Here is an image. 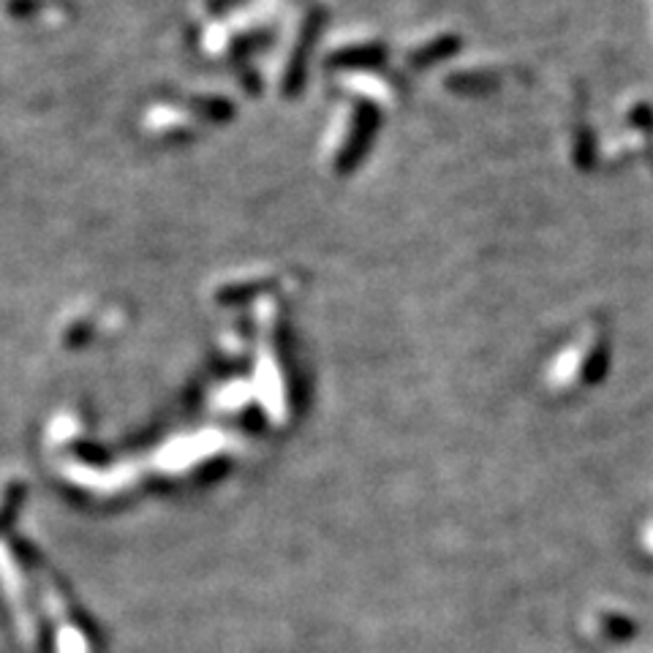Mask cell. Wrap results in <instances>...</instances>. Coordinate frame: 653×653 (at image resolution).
Masks as SVG:
<instances>
[{
	"mask_svg": "<svg viewBox=\"0 0 653 653\" xmlns=\"http://www.w3.org/2000/svg\"><path fill=\"white\" fill-rule=\"evenodd\" d=\"M613 340L602 322H586L547 362L545 385L552 392H575L591 387L610 370Z\"/></svg>",
	"mask_w": 653,
	"mask_h": 653,
	"instance_id": "obj_1",
	"label": "cell"
},
{
	"mask_svg": "<svg viewBox=\"0 0 653 653\" xmlns=\"http://www.w3.org/2000/svg\"><path fill=\"white\" fill-rule=\"evenodd\" d=\"M651 25H653V0H651Z\"/></svg>",
	"mask_w": 653,
	"mask_h": 653,
	"instance_id": "obj_4",
	"label": "cell"
},
{
	"mask_svg": "<svg viewBox=\"0 0 653 653\" xmlns=\"http://www.w3.org/2000/svg\"><path fill=\"white\" fill-rule=\"evenodd\" d=\"M461 46V33L450 31V28H425L417 33L409 44L403 46V63L414 72H428V69L441 66L450 61Z\"/></svg>",
	"mask_w": 653,
	"mask_h": 653,
	"instance_id": "obj_3",
	"label": "cell"
},
{
	"mask_svg": "<svg viewBox=\"0 0 653 653\" xmlns=\"http://www.w3.org/2000/svg\"><path fill=\"white\" fill-rule=\"evenodd\" d=\"M507 76V66L496 61H468L457 66L444 69L439 76L441 91L452 96H485V93L498 91Z\"/></svg>",
	"mask_w": 653,
	"mask_h": 653,
	"instance_id": "obj_2",
	"label": "cell"
}]
</instances>
